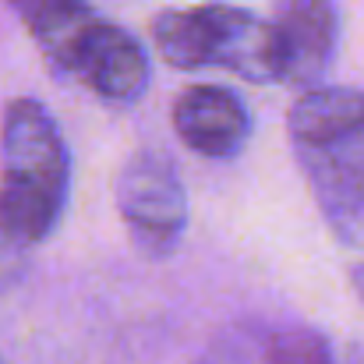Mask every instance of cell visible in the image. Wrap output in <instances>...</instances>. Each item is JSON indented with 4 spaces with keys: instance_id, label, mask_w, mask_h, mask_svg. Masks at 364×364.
I'll return each mask as SVG.
<instances>
[{
    "instance_id": "1",
    "label": "cell",
    "mask_w": 364,
    "mask_h": 364,
    "mask_svg": "<svg viewBox=\"0 0 364 364\" xmlns=\"http://www.w3.org/2000/svg\"><path fill=\"white\" fill-rule=\"evenodd\" d=\"M71 195V152L53 114L18 96L0 121V227L18 247L43 244L60 223Z\"/></svg>"
},
{
    "instance_id": "2",
    "label": "cell",
    "mask_w": 364,
    "mask_h": 364,
    "mask_svg": "<svg viewBox=\"0 0 364 364\" xmlns=\"http://www.w3.org/2000/svg\"><path fill=\"white\" fill-rule=\"evenodd\" d=\"M159 57L177 71L220 68L244 82H276V43L265 18L237 4L170 7L152 18Z\"/></svg>"
},
{
    "instance_id": "3",
    "label": "cell",
    "mask_w": 364,
    "mask_h": 364,
    "mask_svg": "<svg viewBox=\"0 0 364 364\" xmlns=\"http://www.w3.org/2000/svg\"><path fill=\"white\" fill-rule=\"evenodd\" d=\"M114 202L134 247L149 258H166L188 230V191L170 156L141 149L127 156L114 184Z\"/></svg>"
},
{
    "instance_id": "4",
    "label": "cell",
    "mask_w": 364,
    "mask_h": 364,
    "mask_svg": "<svg viewBox=\"0 0 364 364\" xmlns=\"http://www.w3.org/2000/svg\"><path fill=\"white\" fill-rule=\"evenodd\" d=\"M57 71L71 75L78 85H85L103 103L127 107L141 100L149 89V57L145 46L121 25L107 18H92L78 39L64 50V57L53 64Z\"/></svg>"
},
{
    "instance_id": "5",
    "label": "cell",
    "mask_w": 364,
    "mask_h": 364,
    "mask_svg": "<svg viewBox=\"0 0 364 364\" xmlns=\"http://www.w3.org/2000/svg\"><path fill=\"white\" fill-rule=\"evenodd\" d=\"M308 188L322 209V220L340 244H364V131L318 145L294 149Z\"/></svg>"
},
{
    "instance_id": "6",
    "label": "cell",
    "mask_w": 364,
    "mask_h": 364,
    "mask_svg": "<svg viewBox=\"0 0 364 364\" xmlns=\"http://www.w3.org/2000/svg\"><path fill=\"white\" fill-rule=\"evenodd\" d=\"M276 43V82L279 85H315L336 57L340 11L333 0H276L272 18Z\"/></svg>"
},
{
    "instance_id": "7",
    "label": "cell",
    "mask_w": 364,
    "mask_h": 364,
    "mask_svg": "<svg viewBox=\"0 0 364 364\" xmlns=\"http://www.w3.org/2000/svg\"><path fill=\"white\" fill-rule=\"evenodd\" d=\"M170 121L177 138L205 159L237 156L251 134V114L244 100L223 85H188L177 96Z\"/></svg>"
},
{
    "instance_id": "8",
    "label": "cell",
    "mask_w": 364,
    "mask_h": 364,
    "mask_svg": "<svg viewBox=\"0 0 364 364\" xmlns=\"http://www.w3.org/2000/svg\"><path fill=\"white\" fill-rule=\"evenodd\" d=\"M287 131L294 149H318L364 131V92L347 85L311 89L294 100L287 114Z\"/></svg>"
},
{
    "instance_id": "9",
    "label": "cell",
    "mask_w": 364,
    "mask_h": 364,
    "mask_svg": "<svg viewBox=\"0 0 364 364\" xmlns=\"http://www.w3.org/2000/svg\"><path fill=\"white\" fill-rule=\"evenodd\" d=\"M7 4L50 64H57L64 50L78 39V32L96 18L89 0H7Z\"/></svg>"
},
{
    "instance_id": "10",
    "label": "cell",
    "mask_w": 364,
    "mask_h": 364,
    "mask_svg": "<svg viewBox=\"0 0 364 364\" xmlns=\"http://www.w3.org/2000/svg\"><path fill=\"white\" fill-rule=\"evenodd\" d=\"M269 364H333L329 340L304 322H265Z\"/></svg>"
},
{
    "instance_id": "11",
    "label": "cell",
    "mask_w": 364,
    "mask_h": 364,
    "mask_svg": "<svg viewBox=\"0 0 364 364\" xmlns=\"http://www.w3.org/2000/svg\"><path fill=\"white\" fill-rule=\"evenodd\" d=\"M198 364H269L265 358V322H237L230 326Z\"/></svg>"
},
{
    "instance_id": "12",
    "label": "cell",
    "mask_w": 364,
    "mask_h": 364,
    "mask_svg": "<svg viewBox=\"0 0 364 364\" xmlns=\"http://www.w3.org/2000/svg\"><path fill=\"white\" fill-rule=\"evenodd\" d=\"M25 247H18V244L7 237V230L0 227V290H7L11 283H18L21 279V272H25Z\"/></svg>"
},
{
    "instance_id": "13",
    "label": "cell",
    "mask_w": 364,
    "mask_h": 364,
    "mask_svg": "<svg viewBox=\"0 0 364 364\" xmlns=\"http://www.w3.org/2000/svg\"><path fill=\"white\" fill-rule=\"evenodd\" d=\"M350 283H354V294L361 297V304H364V262L354 269V272H350Z\"/></svg>"
},
{
    "instance_id": "14",
    "label": "cell",
    "mask_w": 364,
    "mask_h": 364,
    "mask_svg": "<svg viewBox=\"0 0 364 364\" xmlns=\"http://www.w3.org/2000/svg\"><path fill=\"white\" fill-rule=\"evenodd\" d=\"M0 364H4V361H0Z\"/></svg>"
}]
</instances>
